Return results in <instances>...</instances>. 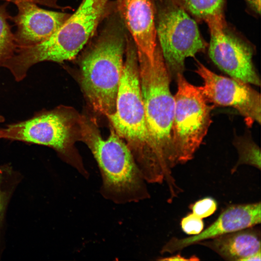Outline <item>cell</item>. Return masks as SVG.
Returning a JSON list of instances; mask_svg holds the SVG:
<instances>
[{"label": "cell", "mask_w": 261, "mask_h": 261, "mask_svg": "<svg viewBox=\"0 0 261 261\" xmlns=\"http://www.w3.org/2000/svg\"><path fill=\"white\" fill-rule=\"evenodd\" d=\"M115 112L107 116L113 129L128 143L145 181L157 183L163 174L150 135L141 94L137 53L127 44Z\"/></svg>", "instance_id": "1"}, {"label": "cell", "mask_w": 261, "mask_h": 261, "mask_svg": "<svg viewBox=\"0 0 261 261\" xmlns=\"http://www.w3.org/2000/svg\"><path fill=\"white\" fill-rule=\"evenodd\" d=\"M81 135L91 150L101 176L100 193L117 204L138 203L150 197L146 183L128 145L111 129L103 139L90 124L83 122Z\"/></svg>", "instance_id": "2"}, {"label": "cell", "mask_w": 261, "mask_h": 261, "mask_svg": "<svg viewBox=\"0 0 261 261\" xmlns=\"http://www.w3.org/2000/svg\"><path fill=\"white\" fill-rule=\"evenodd\" d=\"M106 3L83 0L76 11L47 40L29 47L19 48L2 66L16 81L25 78L29 69L39 62H62L73 59L94 32Z\"/></svg>", "instance_id": "3"}, {"label": "cell", "mask_w": 261, "mask_h": 261, "mask_svg": "<svg viewBox=\"0 0 261 261\" xmlns=\"http://www.w3.org/2000/svg\"><path fill=\"white\" fill-rule=\"evenodd\" d=\"M137 59L148 129L160 165L173 170L178 164L172 142L175 102L170 90L171 74L160 48L152 59Z\"/></svg>", "instance_id": "4"}, {"label": "cell", "mask_w": 261, "mask_h": 261, "mask_svg": "<svg viewBox=\"0 0 261 261\" xmlns=\"http://www.w3.org/2000/svg\"><path fill=\"white\" fill-rule=\"evenodd\" d=\"M124 42L118 33H105L83 58L81 83L93 109L107 116L116 109L123 70Z\"/></svg>", "instance_id": "5"}, {"label": "cell", "mask_w": 261, "mask_h": 261, "mask_svg": "<svg viewBox=\"0 0 261 261\" xmlns=\"http://www.w3.org/2000/svg\"><path fill=\"white\" fill-rule=\"evenodd\" d=\"M177 88L172 128V142L178 165L194 157L212 122L210 105L199 87L190 84L183 73L176 75Z\"/></svg>", "instance_id": "6"}, {"label": "cell", "mask_w": 261, "mask_h": 261, "mask_svg": "<svg viewBox=\"0 0 261 261\" xmlns=\"http://www.w3.org/2000/svg\"><path fill=\"white\" fill-rule=\"evenodd\" d=\"M72 122V116L65 108L42 110L28 119L0 129V138L51 147L88 178L89 173L71 150Z\"/></svg>", "instance_id": "7"}, {"label": "cell", "mask_w": 261, "mask_h": 261, "mask_svg": "<svg viewBox=\"0 0 261 261\" xmlns=\"http://www.w3.org/2000/svg\"><path fill=\"white\" fill-rule=\"evenodd\" d=\"M156 32L160 49L171 75L183 73L186 59L206 48L197 23L180 6L171 7L162 14Z\"/></svg>", "instance_id": "8"}, {"label": "cell", "mask_w": 261, "mask_h": 261, "mask_svg": "<svg viewBox=\"0 0 261 261\" xmlns=\"http://www.w3.org/2000/svg\"><path fill=\"white\" fill-rule=\"evenodd\" d=\"M195 72L203 81L199 88L209 103L234 108L248 127L261 123V95L249 84L218 75L199 62Z\"/></svg>", "instance_id": "9"}, {"label": "cell", "mask_w": 261, "mask_h": 261, "mask_svg": "<svg viewBox=\"0 0 261 261\" xmlns=\"http://www.w3.org/2000/svg\"><path fill=\"white\" fill-rule=\"evenodd\" d=\"M207 24L210 34L208 53L212 61L231 77L259 86L260 79L253 65L250 48L225 30L223 18Z\"/></svg>", "instance_id": "10"}, {"label": "cell", "mask_w": 261, "mask_h": 261, "mask_svg": "<svg viewBox=\"0 0 261 261\" xmlns=\"http://www.w3.org/2000/svg\"><path fill=\"white\" fill-rule=\"evenodd\" d=\"M39 0H14L18 13L14 20L17 26L14 38L17 47H29L49 38L70 14L39 7Z\"/></svg>", "instance_id": "11"}, {"label": "cell", "mask_w": 261, "mask_h": 261, "mask_svg": "<svg viewBox=\"0 0 261 261\" xmlns=\"http://www.w3.org/2000/svg\"><path fill=\"white\" fill-rule=\"evenodd\" d=\"M260 202L233 205L224 210L218 218L200 233L190 237L171 238L160 252L172 253L191 245L261 223Z\"/></svg>", "instance_id": "12"}, {"label": "cell", "mask_w": 261, "mask_h": 261, "mask_svg": "<svg viewBox=\"0 0 261 261\" xmlns=\"http://www.w3.org/2000/svg\"><path fill=\"white\" fill-rule=\"evenodd\" d=\"M120 9L133 39L138 58H153L158 48L150 0H120Z\"/></svg>", "instance_id": "13"}, {"label": "cell", "mask_w": 261, "mask_h": 261, "mask_svg": "<svg viewBox=\"0 0 261 261\" xmlns=\"http://www.w3.org/2000/svg\"><path fill=\"white\" fill-rule=\"evenodd\" d=\"M227 261H244L261 251L260 231L252 227L224 234L197 243Z\"/></svg>", "instance_id": "14"}, {"label": "cell", "mask_w": 261, "mask_h": 261, "mask_svg": "<svg viewBox=\"0 0 261 261\" xmlns=\"http://www.w3.org/2000/svg\"><path fill=\"white\" fill-rule=\"evenodd\" d=\"M192 14L206 23L222 18L223 0H181Z\"/></svg>", "instance_id": "15"}, {"label": "cell", "mask_w": 261, "mask_h": 261, "mask_svg": "<svg viewBox=\"0 0 261 261\" xmlns=\"http://www.w3.org/2000/svg\"><path fill=\"white\" fill-rule=\"evenodd\" d=\"M9 17L5 5L0 6V65L14 54L17 47L8 22Z\"/></svg>", "instance_id": "16"}, {"label": "cell", "mask_w": 261, "mask_h": 261, "mask_svg": "<svg viewBox=\"0 0 261 261\" xmlns=\"http://www.w3.org/2000/svg\"><path fill=\"white\" fill-rule=\"evenodd\" d=\"M15 177L10 167L0 166V228L15 185Z\"/></svg>", "instance_id": "17"}, {"label": "cell", "mask_w": 261, "mask_h": 261, "mask_svg": "<svg viewBox=\"0 0 261 261\" xmlns=\"http://www.w3.org/2000/svg\"><path fill=\"white\" fill-rule=\"evenodd\" d=\"M239 153V159L232 172L242 164L252 165L261 169V151L260 148L253 142L242 140L235 144Z\"/></svg>", "instance_id": "18"}, {"label": "cell", "mask_w": 261, "mask_h": 261, "mask_svg": "<svg viewBox=\"0 0 261 261\" xmlns=\"http://www.w3.org/2000/svg\"><path fill=\"white\" fill-rule=\"evenodd\" d=\"M217 207V203L214 199L205 197L191 204L190 208L193 214L203 219L214 214Z\"/></svg>", "instance_id": "19"}, {"label": "cell", "mask_w": 261, "mask_h": 261, "mask_svg": "<svg viewBox=\"0 0 261 261\" xmlns=\"http://www.w3.org/2000/svg\"><path fill=\"white\" fill-rule=\"evenodd\" d=\"M180 224L185 233L193 235L200 233L204 227L202 218L193 213L189 214L182 218Z\"/></svg>", "instance_id": "20"}, {"label": "cell", "mask_w": 261, "mask_h": 261, "mask_svg": "<svg viewBox=\"0 0 261 261\" xmlns=\"http://www.w3.org/2000/svg\"><path fill=\"white\" fill-rule=\"evenodd\" d=\"M199 259L195 256H192L189 257V258H186L185 257L182 256L180 254L175 255L169 257H166L162 259H160L159 260L161 261H198Z\"/></svg>", "instance_id": "21"}, {"label": "cell", "mask_w": 261, "mask_h": 261, "mask_svg": "<svg viewBox=\"0 0 261 261\" xmlns=\"http://www.w3.org/2000/svg\"><path fill=\"white\" fill-rule=\"evenodd\" d=\"M250 7L257 14L261 12V0H246Z\"/></svg>", "instance_id": "22"}, {"label": "cell", "mask_w": 261, "mask_h": 261, "mask_svg": "<svg viewBox=\"0 0 261 261\" xmlns=\"http://www.w3.org/2000/svg\"><path fill=\"white\" fill-rule=\"evenodd\" d=\"M261 252L259 251L256 252L244 259V261H261Z\"/></svg>", "instance_id": "23"}, {"label": "cell", "mask_w": 261, "mask_h": 261, "mask_svg": "<svg viewBox=\"0 0 261 261\" xmlns=\"http://www.w3.org/2000/svg\"><path fill=\"white\" fill-rule=\"evenodd\" d=\"M4 121V117L0 115V122H2Z\"/></svg>", "instance_id": "24"}, {"label": "cell", "mask_w": 261, "mask_h": 261, "mask_svg": "<svg viewBox=\"0 0 261 261\" xmlns=\"http://www.w3.org/2000/svg\"><path fill=\"white\" fill-rule=\"evenodd\" d=\"M101 0V1H102V2H105V3H106V2L107 1V0ZM118 0L119 1L120 0Z\"/></svg>", "instance_id": "25"}, {"label": "cell", "mask_w": 261, "mask_h": 261, "mask_svg": "<svg viewBox=\"0 0 261 261\" xmlns=\"http://www.w3.org/2000/svg\"><path fill=\"white\" fill-rule=\"evenodd\" d=\"M7 0V1H13V0Z\"/></svg>", "instance_id": "26"}]
</instances>
